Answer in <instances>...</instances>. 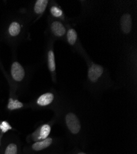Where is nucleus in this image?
I'll return each mask as SVG.
<instances>
[{
    "mask_svg": "<svg viewBox=\"0 0 137 154\" xmlns=\"http://www.w3.org/2000/svg\"><path fill=\"white\" fill-rule=\"evenodd\" d=\"M50 2L49 0H36L31 6L25 12L27 15L30 22H36L40 19L44 14L48 8Z\"/></svg>",
    "mask_w": 137,
    "mask_h": 154,
    "instance_id": "nucleus-8",
    "label": "nucleus"
},
{
    "mask_svg": "<svg viewBox=\"0 0 137 154\" xmlns=\"http://www.w3.org/2000/svg\"><path fill=\"white\" fill-rule=\"evenodd\" d=\"M119 26L122 33L128 35L132 32L133 28V16L129 11H126L121 14L119 19Z\"/></svg>",
    "mask_w": 137,
    "mask_h": 154,
    "instance_id": "nucleus-11",
    "label": "nucleus"
},
{
    "mask_svg": "<svg viewBox=\"0 0 137 154\" xmlns=\"http://www.w3.org/2000/svg\"><path fill=\"white\" fill-rule=\"evenodd\" d=\"M49 8V16L51 18L60 20L65 23H68V18L64 10L55 2H50Z\"/></svg>",
    "mask_w": 137,
    "mask_h": 154,
    "instance_id": "nucleus-12",
    "label": "nucleus"
},
{
    "mask_svg": "<svg viewBox=\"0 0 137 154\" xmlns=\"http://www.w3.org/2000/svg\"><path fill=\"white\" fill-rule=\"evenodd\" d=\"M0 154H20V145L15 140H9L1 149Z\"/></svg>",
    "mask_w": 137,
    "mask_h": 154,
    "instance_id": "nucleus-14",
    "label": "nucleus"
},
{
    "mask_svg": "<svg viewBox=\"0 0 137 154\" xmlns=\"http://www.w3.org/2000/svg\"><path fill=\"white\" fill-rule=\"evenodd\" d=\"M82 56L85 59L88 67L86 83L93 90H100L109 86L110 77L108 70L103 66L94 62L85 53Z\"/></svg>",
    "mask_w": 137,
    "mask_h": 154,
    "instance_id": "nucleus-2",
    "label": "nucleus"
},
{
    "mask_svg": "<svg viewBox=\"0 0 137 154\" xmlns=\"http://www.w3.org/2000/svg\"><path fill=\"white\" fill-rule=\"evenodd\" d=\"M68 23L48 16L47 29L48 38H51L55 42L57 40L65 41Z\"/></svg>",
    "mask_w": 137,
    "mask_h": 154,
    "instance_id": "nucleus-6",
    "label": "nucleus"
},
{
    "mask_svg": "<svg viewBox=\"0 0 137 154\" xmlns=\"http://www.w3.org/2000/svg\"><path fill=\"white\" fill-rule=\"evenodd\" d=\"M13 129L12 126L7 121H1L0 122V147L1 146V140L3 136L6 134L8 131Z\"/></svg>",
    "mask_w": 137,
    "mask_h": 154,
    "instance_id": "nucleus-16",
    "label": "nucleus"
},
{
    "mask_svg": "<svg viewBox=\"0 0 137 154\" xmlns=\"http://www.w3.org/2000/svg\"><path fill=\"white\" fill-rule=\"evenodd\" d=\"M53 121L40 125L36 129L27 137L28 143H33L36 141L44 140L49 137L51 134Z\"/></svg>",
    "mask_w": 137,
    "mask_h": 154,
    "instance_id": "nucleus-10",
    "label": "nucleus"
},
{
    "mask_svg": "<svg viewBox=\"0 0 137 154\" xmlns=\"http://www.w3.org/2000/svg\"><path fill=\"white\" fill-rule=\"evenodd\" d=\"M54 141L55 139L53 137H48L44 140L36 141V142L31 143L27 147V151L33 153L43 151L51 147L54 144Z\"/></svg>",
    "mask_w": 137,
    "mask_h": 154,
    "instance_id": "nucleus-13",
    "label": "nucleus"
},
{
    "mask_svg": "<svg viewBox=\"0 0 137 154\" xmlns=\"http://www.w3.org/2000/svg\"><path fill=\"white\" fill-rule=\"evenodd\" d=\"M60 115L62 116V121L66 130L73 137H77L82 131V125L78 115L74 111L64 110Z\"/></svg>",
    "mask_w": 137,
    "mask_h": 154,
    "instance_id": "nucleus-4",
    "label": "nucleus"
},
{
    "mask_svg": "<svg viewBox=\"0 0 137 154\" xmlns=\"http://www.w3.org/2000/svg\"><path fill=\"white\" fill-rule=\"evenodd\" d=\"M55 41L51 38H48L45 49V59L47 67L51 76V79L54 83L57 82V69L55 57L54 49Z\"/></svg>",
    "mask_w": 137,
    "mask_h": 154,
    "instance_id": "nucleus-7",
    "label": "nucleus"
},
{
    "mask_svg": "<svg viewBox=\"0 0 137 154\" xmlns=\"http://www.w3.org/2000/svg\"><path fill=\"white\" fill-rule=\"evenodd\" d=\"M3 72L4 73L9 85V96H17V92L19 88L25 84L27 81L28 75L26 69L16 58H14L10 64L9 75L5 72L3 69Z\"/></svg>",
    "mask_w": 137,
    "mask_h": 154,
    "instance_id": "nucleus-3",
    "label": "nucleus"
},
{
    "mask_svg": "<svg viewBox=\"0 0 137 154\" xmlns=\"http://www.w3.org/2000/svg\"><path fill=\"white\" fill-rule=\"evenodd\" d=\"M58 96L55 91L44 93L34 99L29 106L35 109H53L57 106Z\"/></svg>",
    "mask_w": 137,
    "mask_h": 154,
    "instance_id": "nucleus-5",
    "label": "nucleus"
},
{
    "mask_svg": "<svg viewBox=\"0 0 137 154\" xmlns=\"http://www.w3.org/2000/svg\"><path fill=\"white\" fill-rule=\"evenodd\" d=\"M65 42L67 43L72 50H73L74 52L78 53L81 56L85 53V50L84 49L79 41L76 30L75 29L71 27L69 23L67 25V30L65 38Z\"/></svg>",
    "mask_w": 137,
    "mask_h": 154,
    "instance_id": "nucleus-9",
    "label": "nucleus"
},
{
    "mask_svg": "<svg viewBox=\"0 0 137 154\" xmlns=\"http://www.w3.org/2000/svg\"><path fill=\"white\" fill-rule=\"evenodd\" d=\"M30 20L24 11L9 17L1 29L3 40L12 47H17L25 40L28 32Z\"/></svg>",
    "mask_w": 137,
    "mask_h": 154,
    "instance_id": "nucleus-1",
    "label": "nucleus"
},
{
    "mask_svg": "<svg viewBox=\"0 0 137 154\" xmlns=\"http://www.w3.org/2000/svg\"><path fill=\"white\" fill-rule=\"evenodd\" d=\"M76 154H87L86 153H85V152H81V151H80V152H78Z\"/></svg>",
    "mask_w": 137,
    "mask_h": 154,
    "instance_id": "nucleus-17",
    "label": "nucleus"
},
{
    "mask_svg": "<svg viewBox=\"0 0 137 154\" xmlns=\"http://www.w3.org/2000/svg\"><path fill=\"white\" fill-rule=\"evenodd\" d=\"M28 107H29L28 105L23 103L22 102L17 99V96H9L6 109L9 112H13L23 109H25Z\"/></svg>",
    "mask_w": 137,
    "mask_h": 154,
    "instance_id": "nucleus-15",
    "label": "nucleus"
}]
</instances>
